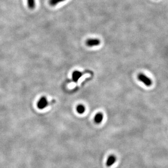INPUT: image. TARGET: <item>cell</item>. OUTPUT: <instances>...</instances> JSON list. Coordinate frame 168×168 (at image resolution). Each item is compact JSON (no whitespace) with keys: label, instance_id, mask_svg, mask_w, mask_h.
<instances>
[{"label":"cell","instance_id":"cell-1","mask_svg":"<svg viewBox=\"0 0 168 168\" xmlns=\"http://www.w3.org/2000/svg\"><path fill=\"white\" fill-rule=\"evenodd\" d=\"M138 79L140 82H143L145 85L147 86H150L152 84V81L151 80L148 78L147 76L144 75V74H139L138 76Z\"/></svg>","mask_w":168,"mask_h":168},{"label":"cell","instance_id":"cell-2","mask_svg":"<svg viewBox=\"0 0 168 168\" xmlns=\"http://www.w3.org/2000/svg\"><path fill=\"white\" fill-rule=\"evenodd\" d=\"M48 105V101L45 97H42L40 98L38 102L37 106L38 108L40 109H43L45 108Z\"/></svg>","mask_w":168,"mask_h":168},{"label":"cell","instance_id":"cell-3","mask_svg":"<svg viewBox=\"0 0 168 168\" xmlns=\"http://www.w3.org/2000/svg\"><path fill=\"white\" fill-rule=\"evenodd\" d=\"M86 44L89 46H97L100 44V41L98 39H89L86 42Z\"/></svg>","mask_w":168,"mask_h":168},{"label":"cell","instance_id":"cell-4","mask_svg":"<svg viewBox=\"0 0 168 168\" xmlns=\"http://www.w3.org/2000/svg\"><path fill=\"white\" fill-rule=\"evenodd\" d=\"M117 160V157L115 156L114 155H110L108 158H107L106 161V166L108 167L113 166Z\"/></svg>","mask_w":168,"mask_h":168},{"label":"cell","instance_id":"cell-5","mask_svg":"<svg viewBox=\"0 0 168 168\" xmlns=\"http://www.w3.org/2000/svg\"><path fill=\"white\" fill-rule=\"evenodd\" d=\"M83 73H81L79 71H75L73 73H72V80H74V82H77L78 80L80 79L81 77L82 76Z\"/></svg>","mask_w":168,"mask_h":168},{"label":"cell","instance_id":"cell-6","mask_svg":"<svg viewBox=\"0 0 168 168\" xmlns=\"http://www.w3.org/2000/svg\"><path fill=\"white\" fill-rule=\"evenodd\" d=\"M103 114L101 113H97L95 115V116L94 117V121L95 122H96V123H100L102 122V119H103Z\"/></svg>","mask_w":168,"mask_h":168},{"label":"cell","instance_id":"cell-7","mask_svg":"<svg viewBox=\"0 0 168 168\" xmlns=\"http://www.w3.org/2000/svg\"><path fill=\"white\" fill-rule=\"evenodd\" d=\"M27 5L30 9H34L35 7V0H27Z\"/></svg>","mask_w":168,"mask_h":168},{"label":"cell","instance_id":"cell-8","mask_svg":"<svg viewBox=\"0 0 168 168\" xmlns=\"http://www.w3.org/2000/svg\"><path fill=\"white\" fill-rule=\"evenodd\" d=\"M64 1H65V0H49V5L51 6L54 7V6H56L57 4H58L59 3L63 2Z\"/></svg>","mask_w":168,"mask_h":168},{"label":"cell","instance_id":"cell-9","mask_svg":"<svg viewBox=\"0 0 168 168\" xmlns=\"http://www.w3.org/2000/svg\"><path fill=\"white\" fill-rule=\"evenodd\" d=\"M77 111L79 114H83V113L85 111V107L83 105H78L76 108Z\"/></svg>","mask_w":168,"mask_h":168}]
</instances>
